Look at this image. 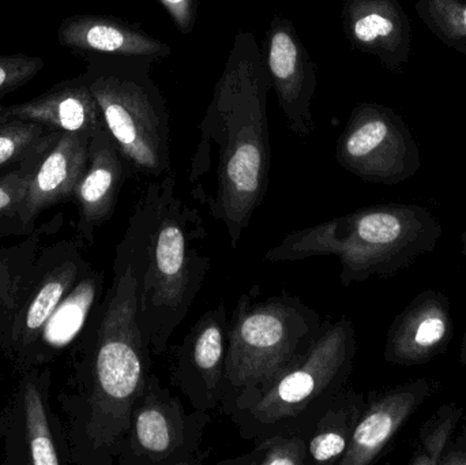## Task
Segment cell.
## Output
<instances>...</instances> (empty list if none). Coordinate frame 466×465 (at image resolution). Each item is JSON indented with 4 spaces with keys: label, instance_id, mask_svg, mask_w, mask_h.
Listing matches in <instances>:
<instances>
[{
    "label": "cell",
    "instance_id": "obj_1",
    "mask_svg": "<svg viewBox=\"0 0 466 465\" xmlns=\"http://www.w3.org/2000/svg\"><path fill=\"white\" fill-rule=\"evenodd\" d=\"M147 205L137 202L115 250L112 281L74 343L70 392L59 393L71 460L114 465L134 404L152 374V351L138 319Z\"/></svg>",
    "mask_w": 466,
    "mask_h": 465
},
{
    "label": "cell",
    "instance_id": "obj_2",
    "mask_svg": "<svg viewBox=\"0 0 466 465\" xmlns=\"http://www.w3.org/2000/svg\"><path fill=\"white\" fill-rule=\"evenodd\" d=\"M270 89L254 33L238 32L202 120L198 145L218 144V191L210 199V212L226 226L233 248L268 193Z\"/></svg>",
    "mask_w": 466,
    "mask_h": 465
},
{
    "label": "cell",
    "instance_id": "obj_3",
    "mask_svg": "<svg viewBox=\"0 0 466 465\" xmlns=\"http://www.w3.org/2000/svg\"><path fill=\"white\" fill-rule=\"evenodd\" d=\"M142 196L147 223L138 319L153 357H163L201 292L212 258L199 245L208 235L204 220L177 196L174 175L150 183Z\"/></svg>",
    "mask_w": 466,
    "mask_h": 465
},
{
    "label": "cell",
    "instance_id": "obj_4",
    "mask_svg": "<svg viewBox=\"0 0 466 465\" xmlns=\"http://www.w3.org/2000/svg\"><path fill=\"white\" fill-rule=\"evenodd\" d=\"M442 234L437 218L418 205L380 204L306 227L282 238L268 262L337 257L342 286L388 278L434 250Z\"/></svg>",
    "mask_w": 466,
    "mask_h": 465
},
{
    "label": "cell",
    "instance_id": "obj_5",
    "mask_svg": "<svg viewBox=\"0 0 466 465\" xmlns=\"http://www.w3.org/2000/svg\"><path fill=\"white\" fill-rule=\"evenodd\" d=\"M252 286L238 298L228 322L226 379L220 409H244L311 349L322 316L300 298L282 292L260 297Z\"/></svg>",
    "mask_w": 466,
    "mask_h": 465
},
{
    "label": "cell",
    "instance_id": "obj_6",
    "mask_svg": "<svg viewBox=\"0 0 466 465\" xmlns=\"http://www.w3.org/2000/svg\"><path fill=\"white\" fill-rule=\"evenodd\" d=\"M356 357L352 321H326L311 349L248 406L229 414L243 440L274 434L309 440L334 399L347 388Z\"/></svg>",
    "mask_w": 466,
    "mask_h": 465
},
{
    "label": "cell",
    "instance_id": "obj_7",
    "mask_svg": "<svg viewBox=\"0 0 466 465\" xmlns=\"http://www.w3.org/2000/svg\"><path fill=\"white\" fill-rule=\"evenodd\" d=\"M115 60L109 70L87 76L90 90L131 175L161 177L171 171L169 114L150 78L155 63Z\"/></svg>",
    "mask_w": 466,
    "mask_h": 465
},
{
    "label": "cell",
    "instance_id": "obj_8",
    "mask_svg": "<svg viewBox=\"0 0 466 465\" xmlns=\"http://www.w3.org/2000/svg\"><path fill=\"white\" fill-rule=\"evenodd\" d=\"M209 412L186 411L182 400L155 373L131 412L119 465H201L212 448L205 445Z\"/></svg>",
    "mask_w": 466,
    "mask_h": 465
},
{
    "label": "cell",
    "instance_id": "obj_9",
    "mask_svg": "<svg viewBox=\"0 0 466 465\" xmlns=\"http://www.w3.org/2000/svg\"><path fill=\"white\" fill-rule=\"evenodd\" d=\"M342 168L370 183L399 185L421 166L420 152L405 120L389 106L359 104L336 147Z\"/></svg>",
    "mask_w": 466,
    "mask_h": 465
},
{
    "label": "cell",
    "instance_id": "obj_10",
    "mask_svg": "<svg viewBox=\"0 0 466 465\" xmlns=\"http://www.w3.org/2000/svg\"><path fill=\"white\" fill-rule=\"evenodd\" d=\"M18 382L0 415L3 464H73L65 423L49 403L51 369L19 371Z\"/></svg>",
    "mask_w": 466,
    "mask_h": 465
},
{
    "label": "cell",
    "instance_id": "obj_11",
    "mask_svg": "<svg viewBox=\"0 0 466 465\" xmlns=\"http://www.w3.org/2000/svg\"><path fill=\"white\" fill-rule=\"evenodd\" d=\"M92 265L82 256L76 240H60L43 246L33 270L26 298L0 349L16 370H21L30 349L40 338L44 325L59 303L89 272Z\"/></svg>",
    "mask_w": 466,
    "mask_h": 465
},
{
    "label": "cell",
    "instance_id": "obj_12",
    "mask_svg": "<svg viewBox=\"0 0 466 465\" xmlns=\"http://www.w3.org/2000/svg\"><path fill=\"white\" fill-rule=\"evenodd\" d=\"M263 62L288 127L301 138L315 133L312 97L317 65L289 19L274 15L263 38Z\"/></svg>",
    "mask_w": 466,
    "mask_h": 465
},
{
    "label": "cell",
    "instance_id": "obj_13",
    "mask_svg": "<svg viewBox=\"0 0 466 465\" xmlns=\"http://www.w3.org/2000/svg\"><path fill=\"white\" fill-rule=\"evenodd\" d=\"M226 302L208 310L183 339L175 355L171 381L194 409H220L228 349Z\"/></svg>",
    "mask_w": 466,
    "mask_h": 465
},
{
    "label": "cell",
    "instance_id": "obj_14",
    "mask_svg": "<svg viewBox=\"0 0 466 465\" xmlns=\"http://www.w3.org/2000/svg\"><path fill=\"white\" fill-rule=\"evenodd\" d=\"M341 25L350 45L400 71L412 52V26L399 0H344Z\"/></svg>",
    "mask_w": 466,
    "mask_h": 465
},
{
    "label": "cell",
    "instance_id": "obj_15",
    "mask_svg": "<svg viewBox=\"0 0 466 465\" xmlns=\"http://www.w3.org/2000/svg\"><path fill=\"white\" fill-rule=\"evenodd\" d=\"M131 175L106 127L90 139L89 163L74 191L78 207V239L95 242L96 229L114 215L126 177Z\"/></svg>",
    "mask_w": 466,
    "mask_h": 465
},
{
    "label": "cell",
    "instance_id": "obj_16",
    "mask_svg": "<svg viewBox=\"0 0 466 465\" xmlns=\"http://www.w3.org/2000/svg\"><path fill=\"white\" fill-rule=\"evenodd\" d=\"M451 336L448 298L441 292H423L391 324L385 359L394 365H423L448 347Z\"/></svg>",
    "mask_w": 466,
    "mask_h": 465
},
{
    "label": "cell",
    "instance_id": "obj_17",
    "mask_svg": "<svg viewBox=\"0 0 466 465\" xmlns=\"http://www.w3.org/2000/svg\"><path fill=\"white\" fill-rule=\"evenodd\" d=\"M60 45L112 59L158 63L171 56L169 44L119 18L82 14L66 18L57 30Z\"/></svg>",
    "mask_w": 466,
    "mask_h": 465
},
{
    "label": "cell",
    "instance_id": "obj_18",
    "mask_svg": "<svg viewBox=\"0 0 466 465\" xmlns=\"http://www.w3.org/2000/svg\"><path fill=\"white\" fill-rule=\"evenodd\" d=\"M92 136L59 131L51 147L43 153L27 187L22 218L35 228L38 216L59 202L73 198L87 163Z\"/></svg>",
    "mask_w": 466,
    "mask_h": 465
},
{
    "label": "cell",
    "instance_id": "obj_19",
    "mask_svg": "<svg viewBox=\"0 0 466 465\" xmlns=\"http://www.w3.org/2000/svg\"><path fill=\"white\" fill-rule=\"evenodd\" d=\"M431 393L424 379L394 388L364 407L347 452L339 465H370Z\"/></svg>",
    "mask_w": 466,
    "mask_h": 465
},
{
    "label": "cell",
    "instance_id": "obj_20",
    "mask_svg": "<svg viewBox=\"0 0 466 465\" xmlns=\"http://www.w3.org/2000/svg\"><path fill=\"white\" fill-rule=\"evenodd\" d=\"M7 119L40 123L57 131L89 136L106 127L87 76L63 82L26 103L7 106Z\"/></svg>",
    "mask_w": 466,
    "mask_h": 465
},
{
    "label": "cell",
    "instance_id": "obj_21",
    "mask_svg": "<svg viewBox=\"0 0 466 465\" xmlns=\"http://www.w3.org/2000/svg\"><path fill=\"white\" fill-rule=\"evenodd\" d=\"M104 283V270L90 268L89 272L55 308L19 371L46 366L68 346H74L103 298Z\"/></svg>",
    "mask_w": 466,
    "mask_h": 465
},
{
    "label": "cell",
    "instance_id": "obj_22",
    "mask_svg": "<svg viewBox=\"0 0 466 465\" xmlns=\"http://www.w3.org/2000/svg\"><path fill=\"white\" fill-rule=\"evenodd\" d=\"M62 217L35 228L18 245L0 246V344L10 332L11 325L26 298L35 270V259L46 235L56 229Z\"/></svg>",
    "mask_w": 466,
    "mask_h": 465
},
{
    "label": "cell",
    "instance_id": "obj_23",
    "mask_svg": "<svg viewBox=\"0 0 466 465\" xmlns=\"http://www.w3.org/2000/svg\"><path fill=\"white\" fill-rule=\"evenodd\" d=\"M366 400L360 393L345 388L320 417L309 434V464L339 463L350 447Z\"/></svg>",
    "mask_w": 466,
    "mask_h": 465
},
{
    "label": "cell",
    "instance_id": "obj_24",
    "mask_svg": "<svg viewBox=\"0 0 466 465\" xmlns=\"http://www.w3.org/2000/svg\"><path fill=\"white\" fill-rule=\"evenodd\" d=\"M59 131L26 120H8L0 125V175L11 171L46 152Z\"/></svg>",
    "mask_w": 466,
    "mask_h": 465
},
{
    "label": "cell",
    "instance_id": "obj_25",
    "mask_svg": "<svg viewBox=\"0 0 466 465\" xmlns=\"http://www.w3.org/2000/svg\"><path fill=\"white\" fill-rule=\"evenodd\" d=\"M43 153L0 175V238L29 237L35 231L24 223L22 207L30 177Z\"/></svg>",
    "mask_w": 466,
    "mask_h": 465
},
{
    "label": "cell",
    "instance_id": "obj_26",
    "mask_svg": "<svg viewBox=\"0 0 466 465\" xmlns=\"http://www.w3.org/2000/svg\"><path fill=\"white\" fill-rule=\"evenodd\" d=\"M415 8L432 35L466 54V0H418Z\"/></svg>",
    "mask_w": 466,
    "mask_h": 465
},
{
    "label": "cell",
    "instance_id": "obj_27",
    "mask_svg": "<svg viewBox=\"0 0 466 465\" xmlns=\"http://www.w3.org/2000/svg\"><path fill=\"white\" fill-rule=\"evenodd\" d=\"M218 465H309V442L306 437L274 434L257 440L246 455L218 461Z\"/></svg>",
    "mask_w": 466,
    "mask_h": 465
},
{
    "label": "cell",
    "instance_id": "obj_28",
    "mask_svg": "<svg viewBox=\"0 0 466 465\" xmlns=\"http://www.w3.org/2000/svg\"><path fill=\"white\" fill-rule=\"evenodd\" d=\"M461 409L454 406H445L427 423L421 433L420 450L416 453L410 464H440L445 453L446 445L453 433L454 428L461 417Z\"/></svg>",
    "mask_w": 466,
    "mask_h": 465
},
{
    "label": "cell",
    "instance_id": "obj_29",
    "mask_svg": "<svg viewBox=\"0 0 466 465\" xmlns=\"http://www.w3.org/2000/svg\"><path fill=\"white\" fill-rule=\"evenodd\" d=\"M46 62L29 55H0V98L32 81Z\"/></svg>",
    "mask_w": 466,
    "mask_h": 465
},
{
    "label": "cell",
    "instance_id": "obj_30",
    "mask_svg": "<svg viewBox=\"0 0 466 465\" xmlns=\"http://www.w3.org/2000/svg\"><path fill=\"white\" fill-rule=\"evenodd\" d=\"M182 35H191L196 27L197 0H158Z\"/></svg>",
    "mask_w": 466,
    "mask_h": 465
},
{
    "label": "cell",
    "instance_id": "obj_31",
    "mask_svg": "<svg viewBox=\"0 0 466 465\" xmlns=\"http://www.w3.org/2000/svg\"><path fill=\"white\" fill-rule=\"evenodd\" d=\"M440 464L446 465H465L466 464V453H451V455L445 456L441 459Z\"/></svg>",
    "mask_w": 466,
    "mask_h": 465
},
{
    "label": "cell",
    "instance_id": "obj_32",
    "mask_svg": "<svg viewBox=\"0 0 466 465\" xmlns=\"http://www.w3.org/2000/svg\"><path fill=\"white\" fill-rule=\"evenodd\" d=\"M5 122H8L7 108H5V106H0V125Z\"/></svg>",
    "mask_w": 466,
    "mask_h": 465
},
{
    "label": "cell",
    "instance_id": "obj_33",
    "mask_svg": "<svg viewBox=\"0 0 466 465\" xmlns=\"http://www.w3.org/2000/svg\"><path fill=\"white\" fill-rule=\"evenodd\" d=\"M461 358H462V362H464L466 365V333H465L464 341H462Z\"/></svg>",
    "mask_w": 466,
    "mask_h": 465
},
{
    "label": "cell",
    "instance_id": "obj_34",
    "mask_svg": "<svg viewBox=\"0 0 466 465\" xmlns=\"http://www.w3.org/2000/svg\"><path fill=\"white\" fill-rule=\"evenodd\" d=\"M461 242H462V253H464L466 256V231L464 232V234H462Z\"/></svg>",
    "mask_w": 466,
    "mask_h": 465
}]
</instances>
